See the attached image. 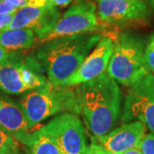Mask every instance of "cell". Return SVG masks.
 Segmentation results:
<instances>
[{"mask_svg": "<svg viewBox=\"0 0 154 154\" xmlns=\"http://www.w3.org/2000/svg\"><path fill=\"white\" fill-rule=\"evenodd\" d=\"M4 154H24L21 152H19V151H17V152H7V153H4Z\"/></svg>", "mask_w": 154, "mask_h": 154, "instance_id": "obj_25", "label": "cell"}, {"mask_svg": "<svg viewBox=\"0 0 154 154\" xmlns=\"http://www.w3.org/2000/svg\"><path fill=\"white\" fill-rule=\"evenodd\" d=\"M146 129V125L141 122H130L122 123V125L114 128L97 140L110 154H122L130 149L138 147Z\"/></svg>", "mask_w": 154, "mask_h": 154, "instance_id": "obj_12", "label": "cell"}, {"mask_svg": "<svg viewBox=\"0 0 154 154\" xmlns=\"http://www.w3.org/2000/svg\"><path fill=\"white\" fill-rule=\"evenodd\" d=\"M147 2L150 4V5L154 9V0H147Z\"/></svg>", "mask_w": 154, "mask_h": 154, "instance_id": "obj_26", "label": "cell"}, {"mask_svg": "<svg viewBox=\"0 0 154 154\" xmlns=\"http://www.w3.org/2000/svg\"><path fill=\"white\" fill-rule=\"evenodd\" d=\"M11 54H10L9 51L5 48H4L3 46L0 45V64L5 62L6 59H8L10 57H11Z\"/></svg>", "mask_w": 154, "mask_h": 154, "instance_id": "obj_23", "label": "cell"}, {"mask_svg": "<svg viewBox=\"0 0 154 154\" xmlns=\"http://www.w3.org/2000/svg\"><path fill=\"white\" fill-rule=\"evenodd\" d=\"M74 0H47L50 5L55 7H65L72 3Z\"/></svg>", "mask_w": 154, "mask_h": 154, "instance_id": "obj_22", "label": "cell"}, {"mask_svg": "<svg viewBox=\"0 0 154 154\" xmlns=\"http://www.w3.org/2000/svg\"><path fill=\"white\" fill-rule=\"evenodd\" d=\"M80 114L88 129L97 140L115 128L122 115V91L107 73L75 90Z\"/></svg>", "mask_w": 154, "mask_h": 154, "instance_id": "obj_1", "label": "cell"}, {"mask_svg": "<svg viewBox=\"0 0 154 154\" xmlns=\"http://www.w3.org/2000/svg\"><path fill=\"white\" fill-rule=\"evenodd\" d=\"M143 122L150 133L154 134V75L146 76L130 86L126 95L120 122Z\"/></svg>", "mask_w": 154, "mask_h": 154, "instance_id": "obj_7", "label": "cell"}, {"mask_svg": "<svg viewBox=\"0 0 154 154\" xmlns=\"http://www.w3.org/2000/svg\"><path fill=\"white\" fill-rule=\"evenodd\" d=\"M142 154H154V134H146L138 146Z\"/></svg>", "mask_w": 154, "mask_h": 154, "instance_id": "obj_18", "label": "cell"}, {"mask_svg": "<svg viewBox=\"0 0 154 154\" xmlns=\"http://www.w3.org/2000/svg\"><path fill=\"white\" fill-rule=\"evenodd\" d=\"M70 88L49 82L22 96L18 104L32 129L52 116L66 112L80 114L76 92Z\"/></svg>", "mask_w": 154, "mask_h": 154, "instance_id": "obj_3", "label": "cell"}, {"mask_svg": "<svg viewBox=\"0 0 154 154\" xmlns=\"http://www.w3.org/2000/svg\"><path fill=\"white\" fill-rule=\"evenodd\" d=\"M60 17L57 7L50 4L44 6H24L17 10L6 29H30L39 38L49 32Z\"/></svg>", "mask_w": 154, "mask_h": 154, "instance_id": "obj_10", "label": "cell"}, {"mask_svg": "<svg viewBox=\"0 0 154 154\" xmlns=\"http://www.w3.org/2000/svg\"><path fill=\"white\" fill-rule=\"evenodd\" d=\"M30 154H63L54 141L40 128L33 133Z\"/></svg>", "mask_w": 154, "mask_h": 154, "instance_id": "obj_15", "label": "cell"}, {"mask_svg": "<svg viewBox=\"0 0 154 154\" xmlns=\"http://www.w3.org/2000/svg\"><path fill=\"white\" fill-rule=\"evenodd\" d=\"M14 14H5V15H0V31L4 30L9 27L11 22L13 20Z\"/></svg>", "mask_w": 154, "mask_h": 154, "instance_id": "obj_20", "label": "cell"}, {"mask_svg": "<svg viewBox=\"0 0 154 154\" xmlns=\"http://www.w3.org/2000/svg\"><path fill=\"white\" fill-rule=\"evenodd\" d=\"M40 129L54 141L63 154H87L85 128L77 114H58Z\"/></svg>", "mask_w": 154, "mask_h": 154, "instance_id": "obj_6", "label": "cell"}, {"mask_svg": "<svg viewBox=\"0 0 154 154\" xmlns=\"http://www.w3.org/2000/svg\"><path fill=\"white\" fill-rule=\"evenodd\" d=\"M122 154H142V152L140 151V149L138 147H135V148L130 149V150H128V151H127V152Z\"/></svg>", "mask_w": 154, "mask_h": 154, "instance_id": "obj_24", "label": "cell"}, {"mask_svg": "<svg viewBox=\"0 0 154 154\" xmlns=\"http://www.w3.org/2000/svg\"><path fill=\"white\" fill-rule=\"evenodd\" d=\"M87 154H110L105 149H104L99 144H91L88 146Z\"/></svg>", "mask_w": 154, "mask_h": 154, "instance_id": "obj_21", "label": "cell"}, {"mask_svg": "<svg viewBox=\"0 0 154 154\" xmlns=\"http://www.w3.org/2000/svg\"><path fill=\"white\" fill-rule=\"evenodd\" d=\"M97 15L100 22L126 25L147 21L150 12L143 0H99Z\"/></svg>", "mask_w": 154, "mask_h": 154, "instance_id": "obj_8", "label": "cell"}, {"mask_svg": "<svg viewBox=\"0 0 154 154\" xmlns=\"http://www.w3.org/2000/svg\"><path fill=\"white\" fill-rule=\"evenodd\" d=\"M101 38V34L88 33L54 38L41 45L34 57L51 84L63 86Z\"/></svg>", "mask_w": 154, "mask_h": 154, "instance_id": "obj_2", "label": "cell"}, {"mask_svg": "<svg viewBox=\"0 0 154 154\" xmlns=\"http://www.w3.org/2000/svg\"><path fill=\"white\" fill-rule=\"evenodd\" d=\"M35 33L26 28L4 29L0 31V45L8 51L25 50L35 43Z\"/></svg>", "mask_w": 154, "mask_h": 154, "instance_id": "obj_14", "label": "cell"}, {"mask_svg": "<svg viewBox=\"0 0 154 154\" xmlns=\"http://www.w3.org/2000/svg\"><path fill=\"white\" fill-rule=\"evenodd\" d=\"M97 17L96 6L93 2L78 0L59 17L49 32L39 39L46 42L61 37L94 33L100 28Z\"/></svg>", "mask_w": 154, "mask_h": 154, "instance_id": "obj_5", "label": "cell"}, {"mask_svg": "<svg viewBox=\"0 0 154 154\" xmlns=\"http://www.w3.org/2000/svg\"><path fill=\"white\" fill-rule=\"evenodd\" d=\"M0 128L20 143L30 147L33 133L21 106L8 96L0 94Z\"/></svg>", "mask_w": 154, "mask_h": 154, "instance_id": "obj_11", "label": "cell"}, {"mask_svg": "<svg viewBox=\"0 0 154 154\" xmlns=\"http://www.w3.org/2000/svg\"><path fill=\"white\" fill-rule=\"evenodd\" d=\"M17 140L0 128V154L19 151Z\"/></svg>", "mask_w": 154, "mask_h": 154, "instance_id": "obj_16", "label": "cell"}, {"mask_svg": "<svg viewBox=\"0 0 154 154\" xmlns=\"http://www.w3.org/2000/svg\"><path fill=\"white\" fill-rule=\"evenodd\" d=\"M146 43L140 36L122 33L114 41V48L107 74L117 83L130 87L146 75L149 70L144 59Z\"/></svg>", "mask_w": 154, "mask_h": 154, "instance_id": "obj_4", "label": "cell"}, {"mask_svg": "<svg viewBox=\"0 0 154 154\" xmlns=\"http://www.w3.org/2000/svg\"><path fill=\"white\" fill-rule=\"evenodd\" d=\"M114 48V40L102 36L90 54L84 59L77 70L67 80L63 86L74 87L86 83L105 73Z\"/></svg>", "mask_w": 154, "mask_h": 154, "instance_id": "obj_9", "label": "cell"}, {"mask_svg": "<svg viewBox=\"0 0 154 154\" xmlns=\"http://www.w3.org/2000/svg\"><path fill=\"white\" fill-rule=\"evenodd\" d=\"M17 7L13 6L6 0H0V15L14 14L17 11Z\"/></svg>", "mask_w": 154, "mask_h": 154, "instance_id": "obj_19", "label": "cell"}, {"mask_svg": "<svg viewBox=\"0 0 154 154\" xmlns=\"http://www.w3.org/2000/svg\"><path fill=\"white\" fill-rule=\"evenodd\" d=\"M22 60L13 58L12 55L0 64V89L9 94H19L28 92L22 82L20 74Z\"/></svg>", "mask_w": 154, "mask_h": 154, "instance_id": "obj_13", "label": "cell"}, {"mask_svg": "<svg viewBox=\"0 0 154 154\" xmlns=\"http://www.w3.org/2000/svg\"><path fill=\"white\" fill-rule=\"evenodd\" d=\"M144 59L150 73L154 75V33L149 38L144 51Z\"/></svg>", "mask_w": 154, "mask_h": 154, "instance_id": "obj_17", "label": "cell"}]
</instances>
